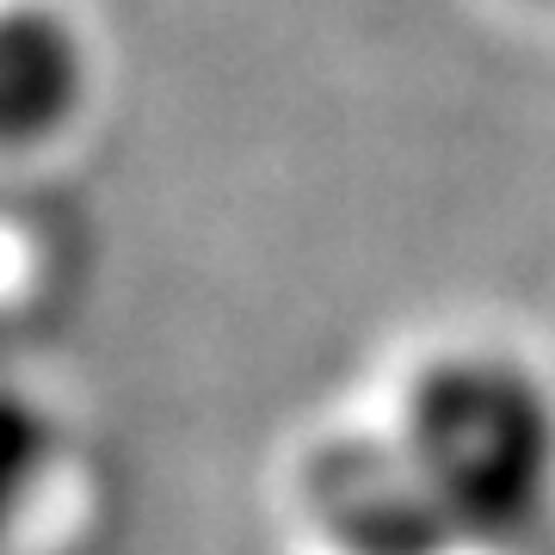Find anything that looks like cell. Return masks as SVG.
Masks as SVG:
<instances>
[{
	"instance_id": "3957f363",
	"label": "cell",
	"mask_w": 555,
	"mask_h": 555,
	"mask_svg": "<svg viewBox=\"0 0 555 555\" xmlns=\"http://www.w3.org/2000/svg\"><path fill=\"white\" fill-rule=\"evenodd\" d=\"M93 56L50 0H0V155H31L80 118Z\"/></svg>"
},
{
	"instance_id": "277c9868",
	"label": "cell",
	"mask_w": 555,
	"mask_h": 555,
	"mask_svg": "<svg viewBox=\"0 0 555 555\" xmlns=\"http://www.w3.org/2000/svg\"><path fill=\"white\" fill-rule=\"evenodd\" d=\"M50 469H56V420L43 414V401L0 383V550L31 518Z\"/></svg>"
},
{
	"instance_id": "6da1fadb",
	"label": "cell",
	"mask_w": 555,
	"mask_h": 555,
	"mask_svg": "<svg viewBox=\"0 0 555 555\" xmlns=\"http://www.w3.org/2000/svg\"><path fill=\"white\" fill-rule=\"evenodd\" d=\"M401 451L463 550H506L555 500V414L518 364L438 358L401 401Z\"/></svg>"
},
{
	"instance_id": "7a4b0ae2",
	"label": "cell",
	"mask_w": 555,
	"mask_h": 555,
	"mask_svg": "<svg viewBox=\"0 0 555 555\" xmlns=\"http://www.w3.org/2000/svg\"><path fill=\"white\" fill-rule=\"evenodd\" d=\"M302 506L334 555H451L463 550L433 506L401 438L339 433L302 463Z\"/></svg>"
},
{
	"instance_id": "5b68a950",
	"label": "cell",
	"mask_w": 555,
	"mask_h": 555,
	"mask_svg": "<svg viewBox=\"0 0 555 555\" xmlns=\"http://www.w3.org/2000/svg\"><path fill=\"white\" fill-rule=\"evenodd\" d=\"M531 7H550V13H555V0H531Z\"/></svg>"
}]
</instances>
